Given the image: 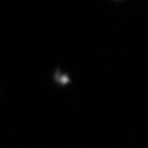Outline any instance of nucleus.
<instances>
[{"label": "nucleus", "mask_w": 148, "mask_h": 148, "mask_svg": "<svg viewBox=\"0 0 148 148\" xmlns=\"http://www.w3.org/2000/svg\"><path fill=\"white\" fill-rule=\"evenodd\" d=\"M59 79V82L60 83H62V84H65V83H68L69 81V78L66 76V75H64L62 77H60V78H58Z\"/></svg>", "instance_id": "1"}]
</instances>
